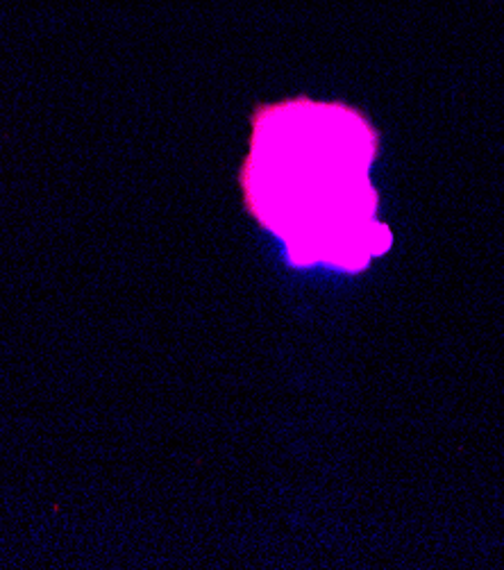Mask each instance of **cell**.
<instances>
[{"mask_svg": "<svg viewBox=\"0 0 504 570\" xmlns=\"http://www.w3.org/2000/svg\"><path fill=\"white\" fill-rule=\"evenodd\" d=\"M377 153L375 126L350 105L307 96L259 105L239 176L246 209L291 266L366 271L394 244L368 178Z\"/></svg>", "mask_w": 504, "mask_h": 570, "instance_id": "cell-1", "label": "cell"}]
</instances>
